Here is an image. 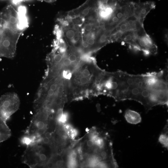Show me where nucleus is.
I'll return each mask as SVG.
<instances>
[{"label": "nucleus", "instance_id": "423d86ee", "mask_svg": "<svg viewBox=\"0 0 168 168\" xmlns=\"http://www.w3.org/2000/svg\"><path fill=\"white\" fill-rule=\"evenodd\" d=\"M35 111V114L25 132V136L33 141L40 138L44 133L49 114L48 111L44 108H40Z\"/></svg>", "mask_w": 168, "mask_h": 168}, {"label": "nucleus", "instance_id": "39448f33", "mask_svg": "<svg viewBox=\"0 0 168 168\" xmlns=\"http://www.w3.org/2000/svg\"><path fill=\"white\" fill-rule=\"evenodd\" d=\"M23 32L6 26L0 42V57L13 58L18 40Z\"/></svg>", "mask_w": 168, "mask_h": 168}, {"label": "nucleus", "instance_id": "aec40b11", "mask_svg": "<svg viewBox=\"0 0 168 168\" xmlns=\"http://www.w3.org/2000/svg\"><path fill=\"white\" fill-rule=\"evenodd\" d=\"M60 137L61 139L65 140L67 138V135L65 133H62L60 134Z\"/></svg>", "mask_w": 168, "mask_h": 168}, {"label": "nucleus", "instance_id": "f257e3e1", "mask_svg": "<svg viewBox=\"0 0 168 168\" xmlns=\"http://www.w3.org/2000/svg\"><path fill=\"white\" fill-rule=\"evenodd\" d=\"M110 96L117 101L133 100L146 112L168 101L167 84L158 72L130 74L119 70L112 73Z\"/></svg>", "mask_w": 168, "mask_h": 168}, {"label": "nucleus", "instance_id": "2eb2a0df", "mask_svg": "<svg viewBox=\"0 0 168 168\" xmlns=\"http://www.w3.org/2000/svg\"><path fill=\"white\" fill-rule=\"evenodd\" d=\"M62 76L65 79L70 80L72 77V72L69 70H64L62 72Z\"/></svg>", "mask_w": 168, "mask_h": 168}, {"label": "nucleus", "instance_id": "6e6552de", "mask_svg": "<svg viewBox=\"0 0 168 168\" xmlns=\"http://www.w3.org/2000/svg\"><path fill=\"white\" fill-rule=\"evenodd\" d=\"M143 21L133 15L121 21L110 31V43L117 41L120 35L124 32L144 27Z\"/></svg>", "mask_w": 168, "mask_h": 168}, {"label": "nucleus", "instance_id": "f03ea898", "mask_svg": "<svg viewBox=\"0 0 168 168\" xmlns=\"http://www.w3.org/2000/svg\"><path fill=\"white\" fill-rule=\"evenodd\" d=\"M54 32L69 47L80 48L82 40L81 27L73 24L65 16L57 19Z\"/></svg>", "mask_w": 168, "mask_h": 168}, {"label": "nucleus", "instance_id": "f8f14e48", "mask_svg": "<svg viewBox=\"0 0 168 168\" xmlns=\"http://www.w3.org/2000/svg\"><path fill=\"white\" fill-rule=\"evenodd\" d=\"M11 136V131L6 122L0 119V143L8 139Z\"/></svg>", "mask_w": 168, "mask_h": 168}, {"label": "nucleus", "instance_id": "5701e85b", "mask_svg": "<svg viewBox=\"0 0 168 168\" xmlns=\"http://www.w3.org/2000/svg\"><path fill=\"white\" fill-rule=\"evenodd\" d=\"M77 154L74 152L72 153L71 155V158L73 159H76L77 157Z\"/></svg>", "mask_w": 168, "mask_h": 168}, {"label": "nucleus", "instance_id": "9b49d317", "mask_svg": "<svg viewBox=\"0 0 168 168\" xmlns=\"http://www.w3.org/2000/svg\"><path fill=\"white\" fill-rule=\"evenodd\" d=\"M124 117L127 121L131 124H137L142 120L141 117L138 112L130 109L125 111Z\"/></svg>", "mask_w": 168, "mask_h": 168}, {"label": "nucleus", "instance_id": "ddd939ff", "mask_svg": "<svg viewBox=\"0 0 168 168\" xmlns=\"http://www.w3.org/2000/svg\"><path fill=\"white\" fill-rule=\"evenodd\" d=\"M159 142L163 146L168 149V124L165 126L162 133L159 138Z\"/></svg>", "mask_w": 168, "mask_h": 168}, {"label": "nucleus", "instance_id": "1a4fd4ad", "mask_svg": "<svg viewBox=\"0 0 168 168\" xmlns=\"http://www.w3.org/2000/svg\"><path fill=\"white\" fill-rule=\"evenodd\" d=\"M132 48L142 51L146 55H155L157 52L156 44L146 32L136 38Z\"/></svg>", "mask_w": 168, "mask_h": 168}, {"label": "nucleus", "instance_id": "a211bd4d", "mask_svg": "<svg viewBox=\"0 0 168 168\" xmlns=\"http://www.w3.org/2000/svg\"><path fill=\"white\" fill-rule=\"evenodd\" d=\"M78 61H77L71 62L70 66L72 68H75L77 67L79 64V62Z\"/></svg>", "mask_w": 168, "mask_h": 168}, {"label": "nucleus", "instance_id": "f3484780", "mask_svg": "<svg viewBox=\"0 0 168 168\" xmlns=\"http://www.w3.org/2000/svg\"><path fill=\"white\" fill-rule=\"evenodd\" d=\"M81 72V74L82 76L89 78L91 76V72L87 68L82 69Z\"/></svg>", "mask_w": 168, "mask_h": 168}, {"label": "nucleus", "instance_id": "dca6fc26", "mask_svg": "<svg viewBox=\"0 0 168 168\" xmlns=\"http://www.w3.org/2000/svg\"><path fill=\"white\" fill-rule=\"evenodd\" d=\"M4 27V22L0 12V42L1 40Z\"/></svg>", "mask_w": 168, "mask_h": 168}, {"label": "nucleus", "instance_id": "0eeeda50", "mask_svg": "<svg viewBox=\"0 0 168 168\" xmlns=\"http://www.w3.org/2000/svg\"><path fill=\"white\" fill-rule=\"evenodd\" d=\"M20 100L17 95L9 92L0 97V119L6 122L18 109Z\"/></svg>", "mask_w": 168, "mask_h": 168}, {"label": "nucleus", "instance_id": "4468645a", "mask_svg": "<svg viewBox=\"0 0 168 168\" xmlns=\"http://www.w3.org/2000/svg\"><path fill=\"white\" fill-rule=\"evenodd\" d=\"M90 78L82 76H80L78 80V82L82 86H86L89 83Z\"/></svg>", "mask_w": 168, "mask_h": 168}, {"label": "nucleus", "instance_id": "b1692460", "mask_svg": "<svg viewBox=\"0 0 168 168\" xmlns=\"http://www.w3.org/2000/svg\"><path fill=\"white\" fill-rule=\"evenodd\" d=\"M63 163V161L61 160H58L56 161V165L58 166H61Z\"/></svg>", "mask_w": 168, "mask_h": 168}, {"label": "nucleus", "instance_id": "4be33fe9", "mask_svg": "<svg viewBox=\"0 0 168 168\" xmlns=\"http://www.w3.org/2000/svg\"><path fill=\"white\" fill-rule=\"evenodd\" d=\"M104 160L102 157L100 156H98L96 158V160L97 162H101Z\"/></svg>", "mask_w": 168, "mask_h": 168}, {"label": "nucleus", "instance_id": "7ed1b4c3", "mask_svg": "<svg viewBox=\"0 0 168 168\" xmlns=\"http://www.w3.org/2000/svg\"><path fill=\"white\" fill-rule=\"evenodd\" d=\"M134 4L129 0H118L113 12L102 26L110 32L121 21L133 15Z\"/></svg>", "mask_w": 168, "mask_h": 168}, {"label": "nucleus", "instance_id": "20e7f679", "mask_svg": "<svg viewBox=\"0 0 168 168\" xmlns=\"http://www.w3.org/2000/svg\"><path fill=\"white\" fill-rule=\"evenodd\" d=\"M41 137L27 145L22 157L23 162L30 168L41 166L45 164L47 157L44 153Z\"/></svg>", "mask_w": 168, "mask_h": 168}, {"label": "nucleus", "instance_id": "393cba45", "mask_svg": "<svg viewBox=\"0 0 168 168\" xmlns=\"http://www.w3.org/2000/svg\"><path fill=\"white\" fill-rule=\"evenodd\" d=\"M13 2H14V3H17L18 2H21L22 1H23L26 0H12Z\"/></svg>", "mask_w": 168, "mask_h": 168}, {"label": "nucleus", "instance_id": "6ab92c4d", "mask_svg": "<svg viewBox=\"0 0 168 168\" xmlns=\"http://www.w3.org/2000/svg\"><path fill=\"white\" fill-rule=\"evenodd\" d=\"M94 144V142L91 140H89L87 142V145L89 147L92 146Z\"/></svg>", "mask_w": 168, "mask_h": 168}, {"label": "nucleus", "instance_id": "412c9836", "mask_svg": "<svg viewBox=\"0 0 168 168\" xmlns=\"http://www.w3.org/2000/svg\"><path fill=\"white\" fill-rule=\"evenodd\" d=\"M45 137L49 139L51 138L52 137V134L49 132H47L45 133Z\"/></svg>", "mask_w": 168, "mask_h": 168}, {"label": "nucleus", "instance_id": "9d476101", "mask_svg": "<svg viewBox=\"0 0 168 168\" xmlns=\"http://www.w3.org/2000/svg\"><path fill=\"white\" fill-rule=\"evenodd\" d=\"M155 7V3L153 1L135 2L133 15L138 19L144 20L147 15Z\"/></svg>", "mask_w": 168, "mask_h": 168}]
</instances>
